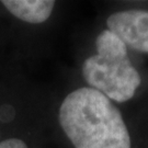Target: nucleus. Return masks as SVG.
Here are the masks:
<instances>
[{"instance_id": "obj_5", "label": "nucleus", "mask_w": 148, "mask_h": 148, "mask_svg": "<svg viewBox=\"0 0 148 148\" xmlns=\"http://www.w3.org/2000/svg\"><path fill=\"white\" fill-rule=\"evenodd\" d=\"M0 148H27V144L22 139L16 137L7 138L0 142Z\"/></svg>"}, {"instance_id": "obj_3", "label": "nucleus", "mask_w": 148, "mask_h": 148, "mask_svg": "<svg viewBox=\"0 0 148 148\" xmlns=\"http://www.w3.org/2000/svg\"><path fill=\"white\" fill-rule=\"evenodd\" d=\"M109 31L134 51L148 53V11L127 10L108 18Z\"/></svg>"}, {"instance_id": "obj_1", "label": "nucleus", "mask_w": 148, "mask_h": 148, "mask_svg": "<svg viewBox=\"0 0 148 148\" xmlns=\"http://www.w3.org/2000/svg\"><path fill=\"white\" fill-rule=\"evenodd\" d=\"M58 120L75 148H131L121 112L93 88L70 92L60 104Z\"/></svg>"}, {"instance_id": "obj_4", "label": "nucleus", "mask_w": 148, "mask_h": 148, "mask_svg": "<svg viewBox=\"0 0 148 148\" xmlns=\"http://www.w3.org/2000/svg\"><path fill=\"white\" fill-rule=\"evenodd\" d=\"M1 3L12 16L33 24L46 21L55 7L52 0H3Z\"/></svg>"}, {"instance_id": "obj_2", "label": "nucleus", "mask_w": 148, "mask_h": 148, "mask_svg": "<svg viewBox=\"0 0 148 148\" xmlns=\"http://www.w3.org/2000/svg\"><path fill=\"white\" fill-rule=\"evenodd\" d=\"M95 47L97 55L82 65L85 80L110 100L132 99L140 85V76L127 57V46L111 31L104 30L97 37Z\"/></svg>"}]
</instances>
